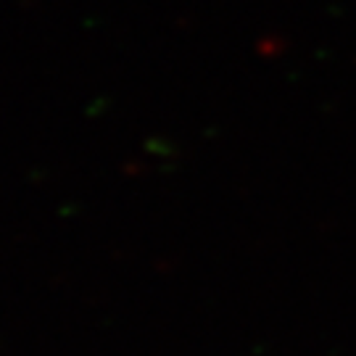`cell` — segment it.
Here are the masks:
<instances>
[]
</instances>
